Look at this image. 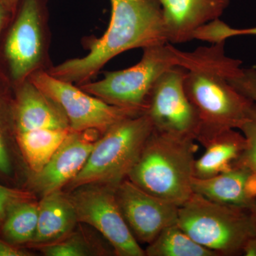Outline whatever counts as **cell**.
<instances>
[{
	"label": "cell",
	"mask_w": 256,
	"mask_h": 256,
	"mask_svg": "<svg viewBox=\"0 0 256 256\" xmlns=\"http://www.w3.org/2000/svg\"><path fill=\"white\" fill-rule=\"evenodd\" d=\"M224 45L180 52L178 66L186 70L185 90L200 118L198 142L220 131L240 129L254 104L229 82L242 68V62L227 56Z\"/></svg>",
	"instance_id": "obj_1"
},
{
	"label": "cell",
	"mask_w": 256,
	"mask_h": 256,
	"mask_svg": "<svg viewBox=\"0 0 256 256\" xmlns=\"http://www.w3.org/2000/svg\"><path fill=\"white\" fill-rule=\"evenodd\" d=\"M110 24L100 38L88 37L85 56L53 66L48 73L76 86L92 82L108 62L133 48L169 43L161 6L156 0H110Z\"/></svg>",
	"instance_id": "obj_2"
},
{
	"label": "cell",
	"mask_w": 256,
	"mask_h": 256,
	"mask_svg": "<svg viewBox=\"0 0 256 256\" xmlns=\"http://www.w3.org/2000/svg\"><path fill=\"white\" fill-rule=\"evenodd\" d=\"M197 149L194 140L153 130L127 178L148 193L182 206L193 194Z\"/></svg>",
	"instance_id": "obj_3"
},
{
	"label": "cell",
	"mask_w": 256,
	"mask_h": 256,
	"mask_svg": "<svg viewBox=\"0 0 256 256\" xmlns=\"http://www.w3.org/2000/svg\"><path fill=\"white\" fill-rule=\"evenodd\" d=\"M48 0H20L0 41V77L13 88L52 66Z\"/></svg>",
	"instance_id": "obj_4"
},
{
	"label": "cell",
	"mask_w": 256,
	"mask_h": 256,
	"mask_svg": "<svg viewBox=\"0 0 256 256\" xmlns=\"http://www.w3.org/2000/svg\"><path fill=\"white\" fill-rule=\"evenodd\" d=\"M178 225L218 256H242L256 234L250 208L222 204L196 193L178 206Z\"/></svg>",
	"instance_id": "obj_5"
},
{
	"label": "cell",
	"mask_w": 256,
	"mask_h": 256,
	"mask_svg": "<svg viewBox=\"0 0 256 256\" xmlns=\"http://www.w3.org/2000/svg\"><path fill=\"white\" fill-rule=\"evenodd\" d=\"M152 131L146 114L114 124L98 140L84 168L67 188L72 191L96 184L117 188L128 178Z\"/></svg>",
	"instance_id": "obj_6"
},
{
	"label": "cell",
	"mask_w": 256,
	"mask_h": 256,
	"mask_svg": "<svg viewBox=\"0 0 256 256\" xmlns=\"http://www.w3.org/2000/svg\"><path fill=\"white\" fill-rule=\"evenodd\" d=\"M180 52L170 43L146 47L136 65L105 72L101 80L78 86L110 105L146 114L154 84L168 69L178 66Z\"/></svg>",
	"instance_id": "obj_7"
},
{
	"label": "cell",
	"mask_w": 256,
	"mask_h": 256,
	"mask_svg": "<svg viewBox=\"0 0 256 256\" xmlns=\"http://www.w3.org/2000/svg\"><path fill=\"white\" fill-rule=\"evenodd\" d=\"M78 223L88 224L107 240L118 256H146L128 227L116 196V188L86 184L68 193Z\"/></svg>",
	"instance_id": "obj_8"
},
{
	"label": "cell",
	"mask_w": 256,
	"mask_h": 256,
	"mask_svg": "<svg viewBox=\"0 0 256 256\" xmlns=\"http://www.w3.org/2000/svg\"><path fill=\"white\" fill-rule=\"evenodd\" d=\"M28 79L62 106L73 132L94 130L102 134L124 119L144 114L107 104L46 70L36 72Z\"/></svg>",
	"instance_id": "obj_9"
},
{
	"label": "cell",
	"mask_w": 256,
	"mask_h": 256,
	"mask_svg": "<svg viewBox=\"0 0 256 256\" xmlns=\"http://www.w3.org/2000/svg\"><path fill=\"white\" fill-rule=\"evenodd\" d=\"M186 73V69L176 66L160 77L150 95L146 114L156 132L196 141L200 121L185 90Z\"/></svg>",
	"instance_id": "obj_10"
},
{
	"label": "cell",
	"mask_w": 256,
	"mask_h": 256,
	"mask_svg": "<svg viewBox=\"0 0 256 256\" xmlns=\"http://www.w3.org/2000/svg\"><path fill=\"white\" fill-rule=\"evenodd\" d=\"M116 196L128 227L138 242L150 244L162 230L178 224V206L154 196L126 178Z\"/></svg>",
	"instance_id": "obj_11"
},
{
	"label": "cell",
	"mask_w": 256,
	"mask_h": 256,
	"mask_svg": "<svg viewBox=\"0 0 256 256\" xmlns=\"http://www.w3.org/2000/svg\"><path fill=\"white\" fill-rule=\"evenodd\" d=\"M101 136L94 130L69 133L44 168L30 174L32 191L43 196L67 186L84 168Z\"/></svg>",
	"instance_id": "obj_12"
},
{
	"label": "cell",
	"mask_w": 256,
	"mask_h": 256,
	"mask_svg": "<svg viewBox=\"0 0 256 256\" xmlns=\"http://www.w3.org/2000/svg\"><path fill=\"white\" fill-rule=\"evenodd\" d=\"M162 10L169 43L194 40L197 30L220 18L230 0H156Z\"/></svg>",
	"instance_id": "obj_13"
},
{
	"label": "cell",
	"mask_w": 256,
	"mask_h": 256,
	"mask_svg": "<svg viewBox=\"0 0 256 256\" xmlns=\"http://www.w3.org/2000/svg\"><path fill=\"white\" fill-rule=\"evenodd\" d=\"M16 132L70 128L62 106L30 79L14 87Z\"/></svg>",
	"instance_id": "obj_14"
},
{
	"label": "cell",
	"mask_w": 256,
	"mask_h": 256,
	"mask_svg": "<svg viewBox=\"0 0 256 256\" xmlns=\"http://www.w3.org/2000/svg\"><path fill=\"white\" fill-rule=\"evenodd\" d=\"M192 190L216 203L250 208L256 198V178L246 166L238 162L212 178H194Z\"/></svg>",
	"instance_id": "obj_15"
},
{
	"label": "cell",
	"mask_w": 256,
	"mask_h": 256,
	"mask_svg": "<svg viewBox=\"0 0 256 256\" xmlns=\"http://www.w3.org/2000/svg\"><path fill=\"white\" fill-rule=\"evenodd\" d=\"M78 224L76 212L68 194L50 192L38 202V223L31 244L36 246L57 242L66 236Z\"/></svg>",
	"instance_id": "obj_16"
},
{
	"label": "cell",
	"mask_w": 256,
	"mask_h": 256,
	"mask_svg": "<svg viewBox=\"0 0 256 256\" xmlns=\"http://www.w3.org/2000/svg\"><path fill=\"white\" fill-rule=\"evenodd\" d=\"M205 152L195 160L194 176L207 178L230 169L239 161L247 142L242 133L228 129L215 133L198 141Z\"/></svg>",
	"instance_id": "obj_17"
},
{
	"label": "cell",
	"mask_w": 256,
	"mask_h": 256,
	"mask_svg": "<svg viewBox=\"0 0 256 256\" xmlns=\"http://www.w3.org/2000/svg\"><path fill=\"white\" fill-rule=\"evenodd\" d=\"M21 161L16 140L14 88L0 77V178L14 180Z\"/></svg>",
	"instance_id": "obj_18"
},
{
	"label": "cell",
	"mask_w": 256,
	"mask_h": 256,
	"mask_svg": "<svg viewBox=\"0 0 256 256\" xmlns=\"http://www.w3.org/2000/svg\"><path fill=\"white\" fill-rule=\"evenodd\" d=\"M72 132L67 129H36L16 132V144L30 174L41 171Z\"/></svg>",
	"instance_id": "obj_19"
},
{
	"label": "cell",
	"mask_w": 256,
	"mask_h": 256,
	"mask_svg": "<svg viewBox=\"0 0 256 256\" xmlns=\"http://www.w3.org/2000/svg\"><path fill=\"white\" fill-rule=\"evenodd\" d=\"M38 202L24 200L10 207L1 228L6 242L15 246L32 242L38 223Z\"/></svg>",
	"instance_id": "obj_20"
},
{
	"label": "cell",
	"mask_w": 256,
	"mask_h": 256,
	"mask_svg": "<svg viewBox=\"0 0 256 256\" xmlns=\"http://www.w3.org/2000/svg\"><path fill=\"white\" fill-rule=\"evenodd\" d=\"M144 252L146 256H218L194 242L178 224L162 230Z\"/></svg>",
	"instance_id": "obj_21"
},
{
	"label": "cell",
	"mask_w": 256,
	"mask_h": 256,
	"mask_svg": "<svg viewBox=\"0 0 256 256\" xmlns=\"http://www.w3.org/2000/svg\"><path fill=\"white\" fill-rule=\"evenodd\" d=\"M50 244L37 246L46 256H88L110 255L106 248L96 245L82 232H74Z\"/></svg>",
	"instance_id": "obj_22"
},
{
	"label": "cell",
	"mask_w": 256,
	"mask_h": 256,
	"mask_svg": "<svg viewBox=\"0 0 256 256\" xmlns=\"http://www.w3.org/2000/svg\"><path fill=\"white\" fill-rule=\"evenodd\" d=\"M245 35L256 36V26L240 30L234 28L218 18L200 28L196 32L195 37L198 40L215 44L226 42L230 37Z\"/></svg>",
	"instance_id": "obj_23"
},
{
	"label": "cell",
	"mask_w": 256,
	"mask_h": 256,
	"mask_svg": "<svg viewBox=\"0 0 256 256\" xmlns=\"http://www.w3.org/2000/svg\"><path fill=\"white\" fill-rule=\"evenodd\" d=\"M246 139L247 146L238 162L246 166L256 178V104L254 102L248 118L240 129Z\"/></svg>",
	"instance_id": "obj_24"
},
{
	"label": "cell",
	"mask_w": 256,
	"mask_h": 256,
	"mask_svg": "<svg viewBox=\"0 0 256 256\" xmlns=\"http://www.w3.org/2000/svg\"><path fill=\"white\" fill-rule=\"evenodd\" d=\"M34 198V196L32 192L0 184V227L10 207L18 202Z\"/></svg>",
	"instance_id": "obj_25"
},
{
	"label": "cell",
	"mask_w": 256,
	"mask_h": 256,
	"mask_svg": "<svg viewBox=\"0 0 256 256\" xmlns=\"http://www.w3.org/2000/svg\"><path fill=\"white\" fill-rule=\"evenodd\" d=\"M229 82L239 92L256 104V69L242 68L229 78Z\"/></svg>",
	"instance_id": "obj_26"
},
{
	"label": "cell",
	"mask_w": 256,
	"mask_h": 256,
	"mask_svg": "<svg viewBox=\"0 0 256 256\" xmlns=\"http://www.w3.org/2000/svg\"><path fill=\"white\" fill-rule=\"evenodd\" d=\"M31 252L20 248L5 240L0 239V256H30Z\"/></svg>",
	"instance_id": "obj_27"
},
{
	"label": "cell",
	"mask_w": 256,
	"mask_h": 256,
	"mask_svg": "<svg viewBox=\"0 0 256 256\" xmlns=\"http://www.w3.org/2000/svg\"><path fill=\"white\" fill-rule=\"evenodd\" d=\"M14 13L0 2V41Z\"/></svg>",
	"instance_id": "obj_28"
},
{
	"label": "cell",
	"mask_w": 256,
	"mask_h": 256,
	"mask_svg": "<svg viewBox=\"0 0 256 256\" xmlns=\"http://www.w3.org/2000/svg\"><path fill=\"white\" fill-rule=\"evenodd\" d=\"M242 255L246 256H256V234L250 237L246 242L242 250Z\"/></svg>",
	"instance_id": "obj_29"
},
{
	"label": "cell",
	"mask_w": 256,
	"mask_h": 256,
	"mask_svg": "<svg viewBox=\"0 0 256 256\" xmlns=\"http://www.w3.org/2000/svg\"><path fill=\"white\" fill-rule=\"evenodd\" d=\"M3 4H4L8 9L14 12L20 0H0Z\"/></svg>",
	"instance_id": "obj_30"
},
{
	"label": "cell",
	"mask_w": 256,
	"mask_h": 256,
	"mask_svg": "<svg viewBox=\"0 0 256 256\" xmlns=\"http://www.w3.org/2000/svg\"><path fill=\"white\" fill-rule=\"evenodd\" d=\"M250 210H252V218H254V223H255L256 228V198L255 201H254V204H252Z\"/></svg>",
	"instance_id": "obj_31"
}]
</instances>
